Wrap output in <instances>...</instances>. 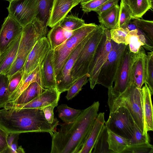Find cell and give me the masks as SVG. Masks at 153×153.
<instances>
[{
    "instance_id": "cell-42",
    "label": "cell",
    "mask_w": 153,
    "mask_h": 153,
    "mask_svg": "<svg viewBox=\"0 0 153 153\" xmlns=\"http://www.w3.org/2000/svg\"><path fill=\"white\" fill-rule=\"evenodd\" d=\"M22 77V71H19L14 74L9 79L8 90L10 97L18 86L21 81Z\"/></svg>"
},
{
    "instance_id": "cell-48",
    "label": "cell",
    "mask_w": 153,
    "mask_h": 153,
    "mask_svg": "<svg viewBox=\"0 0 153 153\" xmlns=\"http://www.w3.org/2000/svg\"><path fill=\"white\" fill-rule=\"evenodd\" d=\"M90 0H81L80 4H82L85 2H86L88 1H89Z\"/></svg>"
},
{
    "instance_id": "cell-8",
    "label": "cell",
    "mask_w": 153,
    "mask_h": 153,
    "mask_svg": "<svg viewBox=\"0 0 153 153\" xmlns=\"http://www.w3.org/2000/svg\"><path fill=\"white\" fill-rule=\"evenodd\" d=\"M135 123L128 109L120 107L110 113L105 125L108 130L128 140L133 136Z\"/></svg>"
},
{
    "instance_id": "cell-44",
    "label": "cell",
    "mask_w": 153,
    "mask_h": 153,
    "mask_svg": "<svg viewBox=\"0 0 153 153\" xmlns=\"http://www.w3.org/2000/svg\"><path fill=\"white\" fill-rule=\"evenodd\" d=\"M56 106H57L55 105H52L47 106L42 108L46 119L50 123H53L56 118H54L53 111L54 108Z\"/></svg>"
},
{
    "instance_id": "cell-14",
    "label": "cell",
    "mask_w": 153,
    "mask_h": 153,
    "mask_svg": "<svg viewBox=\"0 0 153 153\" xmlns=\"http://www.w3.org/2000/svg\"><path fill=\"white\" fill-rule=\"evenodd\" d=\"M147 54L141 46L138 52L133 53L131 66L130 82L136 87L141 89L144 83Z\"/></svg>"
},
{
    "instance_id": "cell-20",
    "label": "cell",
    "mask_w": 153,
    "mask_h": 153,
    "mask_svg": "<svg viewBox=\"0 0 153 153\" xmlns=\"http://www.w3.org/2000/svg\"><path fill=\"white\" fill-rule=\"evenodd\" d=\"M22 34L0 55V74L6 75L13 63L16 56Z\"/></svg>"
},
{
    "instance_id": "cell-28",
    "label": "cell",
    "mask_w": 153,
    "mask_h": 153,
    "mask_svg": "<svg viewBox=\"0 0 153 153\" xmlns=\"http://www.w3.org/2000/svg\"><path fill=\"white\" fill-rule=\"evenodd\" d=\"M108 130L109 149L114 153H122L128 146V140Z\"/></svg>"
},
{
    "instance_id": "cell-31",
    "label": "cell",
    "mask_w": 153,
    "mask_h": 153,
    "mask_svg": "<svg viewBox=\"0 0 153 153\" xmlns=\"http://www.w3.org/2000/svg\"><path fill=\"white\" fill-rule=\"evenodd\" d=\"M129 8L132 15L137 19L142 17L149 10H152L153 6L149 0H135L133 4Z\"/></svg>"
},
{
    "instance_id": "cell-2",
    "label": "cell",
    "mask_w": 153,
    "mask_h": 153,
    "mask_svg": "<svg viewBox=\"0 0 153 153\" xmlns=\"http://www.w3.org/2000/svg\"><path fill=\"white\" fill-rule=\"evenodd\" d=\"M59 124L46 119L42 109L4 107L0 109V126L8 133L48 132L51 135Z\"/></svg>"
},
{
    "instance_id": "cell-3",
    "label": "cell",
    "mask_w": 153,
    "mask_h": 153,
    "mask_svg": "<svg viewBox=\"0 0 153 153\" xmlns=\"http://www.w3.org/2000/svg\"><path fill=\"white\" fill-rule=\"evenodd\" d=\"M108 95L110 113L114 112L120 107H125L142 132L143 134L147 133L146 131L141 88H138L131 83L121 94L115 95L108 92Z\"/></svg>"
},
{
    "instance_id": "cell-26",
    "label": "cell",
    "mask_w": 153,
    "mask_h": 153,
    "mask_svg": "<svg viewBox=\"0 0 153 153\" xmlns=\"http://www.w3.org/2000/svg\"><path fill=\"white\" fill-rule=\"evenodd\" d=\"M34 82L41 83L43 85L41 65L38 66L24 80H21L15 91L10 96L8 102L15 100L31 83Z\"/></svg>"
},
{
    "instance_id": "cell-35",
    "label": "cell",
    "mask_w": 153,
    "mask_h": 153,
    "mask_svg": "<svg viewBox=\"0 0 153 153\" xmlns=\"http://www.w3.org/2000/svg\"><path fill=\"white\" fill-rule=\"evenodd\" d=\"M146 67V82L153 94V51L147 52Z\"/></svg>"
},
{
    "instance_id": "cell-36",
    "label": "cell",
    "mask_w": 153,
    "mask_h": 153,
    "mask_svg": "<svg viewBox=\"0 0 153 153\" xmlns=\"http://www.w3.org/2000/svg\"><path fill=\"white\" fill-rule=\"evenodd\" d=\"M9 81L6 75L0 74V108H3L9 101Z\"/></svg>"
},
{
    "instance_id": "cell-7",
    "label": "cell",
    "mask_w": 153,
    "mask_h": 153,
    "mask_svg": "<svg viewBox=\"0 0 153 153\" xmlns=\"http://www.w3.org/2000/svg\"><path fill=\"white\" fill-rule=\"evenodd\" d=\"M112 44L111 49L101 69L97 83L108 88L113 86L127 46L123 44H117L112 40Z\"/></svg>"
},
{
    "instance_id": "cell-10",
    "label": "cell",
    "mask_w": 153,
    "mask_h": 153,
    "mask_svg": "<svg viewBox=\"0 0 153 153\" xmlns=\"http://www.w3.org/2000/svg\"><path fill=\"white\" fill-rule=\"evenodd\" d=\"M105 32L98 49L90 65L88 80L90 88L93 89L97 84V81L101 69L106 61L112 48V40L110 30L105 27Z\"/></svg>"
},
{
    "instance_id": "cell-12",
    "label": "cell",
    "mask_w": 153,
    "mask_h": 153,
    "mask_svg": "<svg viewBox=\"0 0 153 153\" xmlns=\"http://www.w3.org/2000/svg\"><path fill=\"white\" fill-rule=\"evenodd\" d=\"M94 30L87 36L71 53L56 78V89L61 94L67 91L74 83L71 75V69L81 51L93 35Z\"/></svg>"
},
{
    "instance_id": "cell-4",
    "label": "cell",
    "mask_w": 153,
    "mask_h": 153,
    "mask_svg": "<svg viewBox=\"0 0 153 153\" xmlns=\"http://www.w3.org/2000/svg\"><path fill=\"white\" fill-rule=\"evenodd\" d=\"M97 26L94 23L85 24L74 31L70 37L53 50L56 79L71 53Z\"/></svg>"
},
{
    "instance_id": "cell-40",
    "label": "cell",
    "mask_w": 153,
    "mask_h": 153,
    "mask_svg": "<svg viewBox=\"0 0 153 153\" xmlns=\"http://www.w3.org/2000/svg\"><path fill=\"white\" fill-rule=\"evenodd\" d=\"M149 142V138L147 133L143 134L135 124L132 137L128 140V146Z\"/></svg>"
},
{
    "instance_id": "cell-47",
    "label": "cell",
    "mask_w": 153,
    "mask_h": 153,
    "mask_svg": "<svg viewBox=\"0 0 153 153\" xmlns=\"http://www.w3.org/2000/svg\"><path fill=\"white\" fill-rule=\"evenodd\" d=\"M135 0H121V2L130 7L134 3Z\"/></svg>"
},
{
    "instance_id": "cell-37",
    "label": "cell",
    "mask_w": 153,
    "mask_h": 153,
    "mask_svg": "<svg viewBox=\"0 0 153 153\" xmlns=\"http://www.w3.org/2000/svg\"><path fill=\"white\" fill-rule=\"evenodd\" d=\"M129 30L127 28L117 27L110 30L111 39L115 42L127 45L126 37Z\"/></svg>"
},
{
    "instance_id": "cell-21",
    "label": "cell",
    "mask_w": 153,
    "mask_h": 153,
    "mask_svg": "<svg viewBox=\"0 0 153 153\" xmlns=\"http://www.w3.org/2000/svg\"><path fill=\"white\" fill-rule=\"evenodd\" d=\"M104 113L100 112L96 119L92 130L79 153H91L100 131L105 124Z\"/></svg>"
},
{
    "instance_id": "cell-9",
    "label": "cell",
    "mask_w": 153,
    "mask_h": 153,
    "mask_svg": "<svg viewBox=\"0 0 153 153\" xmlns=\"http://www.w3.org/2000/svg\"><path fill=\"white\" fill-rule=\"evenodd\" d=\"M38 6V0H13L7 9L8 15L23 27L35 19Z\"/></svg>"
},
{
    "instance_id": "cell-29",
    "label": "cell",
    "mask_w": 153,
    "mask_h": 153,
    "mask_svg": "<svg viewBox=\"0 0 153 153\" xmlns=\"http://www.w3.org/2000/svg\"><path fill=\"white\" fill-rule=\"evenodd\" d=\"M57 110L59 117L65 123L75 121L82 111V110L70 108L65 104H62L58 106Z\"/></svg>"
},
{
    "instance_id": "cell-13",
    "label": "cell",
    "mask_w": 153,
    "mask_h": 153,
    "mask_svg": "<svg viewBox=\"0 0 153 153\" xmlns=\"http://www.w3.org/2000/svg\"><path fill=\"white\" fill-rule=\"evenodd\" d=\"M133 53L127 45L115 79L114 85L108 88V92L118 95L123 92L131 83V66Z\"/></svg>"
},
{
    "instance_id": "cell-24",
    "label": "cell",
    "mask_w": 153,
    "mask_h": 153,
    "mask_svg": "<svg viewBox=\"0 0 153 153\" xmlns=\"http://www.w3.org/2000/svg\"><path fill=\"white\" fill-rule=\"evenodd\" d=\"M120 13V6L114 5L103 12L98 16L100 25L109 30L118 27Z\"/></svg>"
},
{
    "instance_id": "cell-38",
    "label": "cell",
    "mask_w": 153,
    "mask_h": 153,
    "mask_svg": "<svg viewBox=\"0 0 153 153\" xmlns=\"http://www.w3.org/2000/svg\"><path fill=\"white\" fill-rule=\"evenodd\" d=\"M137 26L153 42V21L137 18L133 19Z\"/></svg>"
},
{
    "instance_id": "cell-19",
    "label": "cell",
    "mask_w": 153,
    "mask_h": 153,
    "mask_svg": "<svg viewBox=\"0 0 153 153\" xmlns=\"http://www.w3.org/2000/svg\"><path fill=\"white\" fill-rule=\"evenodd\" d=\"M41 72L43 88H56L53 50L51 49L41 65Z\"/></svg>"
},
{
    "instance_id": "cell-32",
    "label": "cell",
    "mask_w": 153,
    "mask_h": 153,
    "mask_svg": "<svg viewBox=\"0 0 153 153\" xmlns=\"http://www.w3.org/2000/svg\"><path fill=\"white\" fill-rule=\"evenodd\" d=\"M90 75L87 73L77 79L67 91L66 98L68 100L72 99L81 90L82 86L88 82Z\"/></svg>"
},
{
    "instance_id": "cell-1",
    "label": "cell",
    "mask_w": 153,
    "mask_h": 153,
    "mask_svg": "<svg viewBox=\"0 0 153 153\" xmlns=\"http://www.w3.org/2000/svg\"><path fill=\"white\" fill-rule=\"evenodd\" d=\"M100 103L94 102L74 121L60 124L53 131L51 153H79L84 145L98 115Z\"/></svg>"
},
{
    "instance_id": "cell-34",
    "label": "cell",
    "mask_w": 153,
    "mask_h": 153,
    "mask_svg": "<svg viewBox=\"0 0 153 153\" xmlns=\"http://www.w3.org/2000/svg\"><path fill=\"white\" fill-rule=\"evenodd\" d=\"M134 19L136 18L132 15L129 6L121 2L118 27L125 28L128 23Z\"/></svg>"
},
{
    "instance_id": "cell-45",
    "label": "cell",
    "mask_w": 153,
    "mask_h": 153,
    "mask_svg": "<svg viewBox=\"0 0 153 153\" xmlns=\"http://www.w3.org/2000/svg\"><path fill=\"white\" fill-rule=\"evenodd\" d=\"M119 0H108L94 11L96 12L98 15H99L102 12L108 10L113 6L118 4Z\"/></svg>"
},
{
    "instance_id": "cell-46",
    "label": "cell",
    "mask_w": 153,
    "mask_h": 153,
    "mask_svg": "<svg viewBox=\"0 0 153 153\" xmlns=\"http://www.w3.org/2000/svg\"><path fill=\"white\" fill-rule=\"evenodd\" d=\"M126 28H127L129 31L134 30L138 28L134 22L133 21H131V20L128 23Z\"/></svg>"
},
{
    "instance_id": "cell-15",
    "label": "cell",
    "mask_w": 153,
    "mask_h": 153,
    "mask_svg": "<svg viewBox=\"0 0 153 153\" xmlns=\"http://www.w3.org/2000/svg\"><path fill=\"white\" fill-rule=\"evenodd\" d=\"M23 27L9 15L6 17L0 30V55L22 34Z\"/></svg>"
},
{
    "instance_id": "cell-39",
    "label": "cell",
    "mask_w": 153,
    "mask_h": 153,
    "mask_svg": "<svg viewBox=\"0 0 153 153\" xmlns=\"http://www.w3.org/2000/svg\"><path fill=\"white\" fill-rule=\"evenodd\" d=\"M153 153V145L147 143L127 146L122 153Z\"/></svg>"
},
{
    "instance_id": "cell-17",
    "label": "cell",
    "mask_w": 153,
    "mask_h": 153,
    "mask_svg": "<svg viewBox=\"0 0 153 153\" xmlns=\"http://www.w3.org/2000/svg\"><path fill=\"white\" fill-rule=\"evenodd\" d=\"M81 0H53L48 26L52 28L59 23Z\"/></svg>"
},
{
    "instance_id": "cell-50",
    "label": "cell",
    "mask_w": 153,
    "mask_h": 153,
    "mask_svg": "<svg viewBox=\"0 0 153 153\" xmlns=\"http://www.w3.org/2000/svg\"><path fill=\"white\" fill-rule=\"evenodd\" d=\"M6 0L10 2H11V1L13 0Z\"/></svg>"
},
{
    "instance_id": "cell-23",
    "label": "cell",
    "mask_w": 153,
    "mask_h": 153,
    "mask_svg": "<svg viewBox=\"0 0 153 153\" xmlns=\"http://www.w3.org/2000/svg\"><path fill=\"white\" fill-rule=\"evenodd\" d=\"M141 88L143 97V108L146 131V132L153 130V108L151 94L146 82Z\"/></svg>"
},
{
    "instance_id": "cell-5",
    "label": "cell",
    "mask_w": 153,
    "mask_h": 153,
    "mask_svg": "<svg viewBox=\"0 0 153 153\" xmlns=\"http://www.w3.org/2000/svg\"><path fill=\"white\" fill-rule=\"evenodd\" d=\"M104 29L105 27L102 25H98L93 35L81 51L71 72L74 82L88 73L90 64L104 33Z\"/></svg>"
},
{
    "instance_id": "cell-6",
    "label": "cell",
    "mask_w": 153,
    "mask_h": 153,
    "mask_svg": "<svg viewBox=\"0 0 153 153\" xmlns=\"http://www.w3.org/2000/svg\"><path fill=\"white\" fill-rule=\"evenodd\" d=\"M41 37L32 23L23 27L16 58L6 74L9 79L17 72L22 71L29 54L37 41Z\"/></svg>"
},
{
    "instance_id": "cell-49",
    "label": "cell",
    "mask_w": 153,
    "mask_h": 153,
    "mask_svg": "<svg viewBox=\"0 0 153 153\" xmlns=\"http://www.w3.org/2000/svg\"><path fill=\"white\" fill-rule=\"evenodd\" d=\"M151 4L153 6V0H149Z\"/></svg>"
},
{
    "instance_id": "cell-43",
    "label": "cell",
    "mask_w": 153,
    "mask_h": 153,
    "mask_svg": "<svg viewBox=\"0 0 153 153\" xmlns=\"http://www.w3.org/2000/svg\"><path fill=\"white\" fill-rule=\"evenodd\" d=\"M8 133L0 126V153L5 152L8 148L7 138Z\"/></svg>"
},
{
    "instance_id": "cell-18",
    "label": "cell",
    "mask_w": 153,
    "mask_h": 153,
    "mask_svg": "<svg viewBox=\"0 0 153 153\" xmlns=\"http://www.w3.org/2000/svg\"><path fill=\"white\" fill-rule=\"evenodd\" d=\"M53 0H38V13L32 23L42 37L47 33L48 24L51 15Z\"/></svg>"
},
{
    "instance_id": "cell-41",
    "label": "cell",
    "mask_w": 153,
    "mask_h": 153,
    "mask_svg": "<svg viewBox=\"0 0 153 153\" xmlns=\"http://www.w3.org/2000/svg\"><path fill=\"white\" fill-rule=\"evenodd\" d=\"M108 0H90L80 4L82 10L84 13H87L91 11H94Z\"/></svg>"
},
{
    "instance_id": "cell-11",
    "label": "cell",
    "mask_w": 153,
    "mask_h": 153,
    "mask_svg": "<svg viewBox=\"0 0 153 153\" xmlns=\"http://www.w3.org/2000/svg\"><path fill=\"white\" fill-rule=\"evenodd\" d=\"M51 49L49 40L46 36L38 40L29 54L22 70L21 80H24L41 65Z\"/></svg>"
},
{
    "instance_id": "cell-30",
    "label": "cell",
    "mask_w": 153,
    "mask_h": 153,
    "mask_svg": "<svg viewBox=\"0 0 153 153\" xmlns=\"http://www.w3.org/2000/svg\"><path fill=\"white\" fill-rule=\"evenodd\" d=\"M85 21L73 14L66 16L59 23V25L65 30L73 31L83 26Z\"/></svg>"
},
{
    "instance_id": "cell-27",
    "label": "cell",
    "mask_w": 153,
    "mask_h": 153,
    "mask_svg": "<svg viewBox=\"0 0 153 153\" xmlns=\"http://www.w3.org/2000/svg\"><path fill=\"white\" fill-rule=\"evenodd\" d=\"M108 130L105 124L103 126L95 143L93 153H114L109 149Z\"/></svg>"
},
{
    "instance_id": "cell-22",
    "label": "cell",
    "mask_w": 153,
    "mask_h": 153,
    "mask_svg": "<svg viewBox=\"0 0 153 153\" xmlns=\"http://www.w3.org/2000/svg\"><path fill=\"white\" fill-rule=\"evenodd\" d=\"M45 90L42 84L37 82H33L15 100L7 104L17 105L27 104L38 96Z\"/></svg>"
},
{
    "instance_id": "cell-25",
    "label": "cell",
    "mask_w": 153,
    "mask_h": 153,
    "mask_svg": "<svg viewBox=\"0 0 153 153\" xmlns=\"http://www.w3.org/2000/svg\"><path fill=\"white\" fill-rule=\"evenodd\" d=\"M73 31L65 30L59 23L53 27L47 35L51 49L54 50L62 44L72 35Z\"/></svg>"
},
{
    "instance_id": "cell-16",
    "label": "cell",
    "mask_w": 153,
    "mask_h": 153,
    "mask_svg": "<svg viewBox=\"0 0 153 153\" xmlns=\"http://www.w3.org/2000/svg\"><path fill=\"white\" fill-rule=\"evenodd\" d=\"M61 93L56 88L46 89L42 93L28 103L21 105L7 104L3 107L16 108H32L42 109L47 106L55 105L57 106Z\"/></svg>"
},
{
    "instance_id": "cell-33",
    "label": "cell",
    "mask_w": 153,
    "mask_h": 153,
    "mask_svg": "<svg viewBox=\"0 0 153 153\" xmlns=\"http://www.w3.org/2000/svg\"><path fill=\"white\" fill-rule=\"evenodd\" d=\"M138 32V28L129 31L126 37L127 43L128 45L129 50L134 53L138 52L140 47L144 45L139 39Z\"/></svg>"
}]
</instances>
